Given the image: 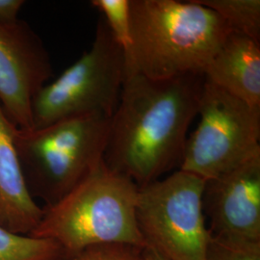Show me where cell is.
I'll list each match as a JSON object with an SVG mask.
<instances>
[{
	"label": "cell",
	"instance_id": "cell-1",
	"mask_svg": "<svg viewBox=\"0 0 260 260\" xmlns=\"http://www.w3.org/2000/svg\"><path fill=\"white\" fill-rule=\"evenodd\" d=\"M204 84V75L155 80L125 65L121 98L110 121L105 164L139 188L179 167Z\"/></svg>",
	"mask_w": 260,
	"mask_h": 260
},
{
	"label": "cell",
	"instance_id": "cell-3",
	"mask_svg": "<svg viewBox=\"0 0 260 260\" xmlns=\"http://www.w3.org/2000/svg\"><path fill=\"white\" fill-rule=\"evenodd\" d=\"M139 187L102 160L67 195L43 207L31 237L55 242L64 260L101 244L145 249L136 221Z\"/></svg>",
	"mask_w": 260,
	"mask_h": 260
},
{
	"label": "cell",
	"instance_id": "cell-13",
	"mask_svg": "<svg viewBox=\"0 0 260 260\" xmlns=\"http://www.w3.org/2000/svg\"><path fill=\"white\" fill-rule=\"evenodd\" d=\"M0 260H64L55 242L19 235L0 226Z\"/></svg>",
	"mask_w": 260,
	"mask_h": 260
},
{
	"label": "cell",
	"instance_id": "cell-6",
	"mask_svg": "<svg viewBox=\"0 0 260 260\" xmlns=\"http://www.w3.org/2000/svg\"><path fill=\"white\" fill-rule=\"evenodd\" d=\"M205 184L178 170L140 187L136 221L148 248L167 260H205L211 234L202 202Z\"/></svg>",
	"mask_w": 260,
	"mask_h": 260
},
{
	"label": "cell",
	"instance_id": "cell-12",
	"mask_svg": "<svg viewBox=\"0 0 260 260\" xmlns=\"http://www.w3.org/2000/svg\"><path fill=\"white\" fill-rule=\"evenodd\" d=\"M217 13L233 31L260 42L259 0H195Z\"/></svg>",
	"mask_w": 260,
	"mask_h": 260
},
{
	"label": "cell",
	"instance_id": "cell-4",
	"mask_svg": "<svg viewBox=\"0 0 260 260\" xmlns=\"http://www.w3.org/2000/svg\"><path fill=\"white\" fill-rule=\"evenodd\" d=\"M111 118L88 114L42 127L15 131L29 191L53 205L77 185L104 156Z\"/></svg>",
	"mask_w": 260,
	"mask_h": 260
},
{
	"label": "cell",
	"instance_id": "cell-17",
	"mask_svg": "<svg viewBox=\"0 0 260 260\" xmlns=\"http://www.w3.org/2000/svg\"><path fill=\"white\" fill-rule=\"evenodd\" d=\"M24 3L25 1L22 0H0V22L5 24L17 22Z\"/></svg>",
	"mask_w": 260,
	"mask_h": 260
},
{
	"label": "cell",
	"instance_id": "cell-18",
	"mask_svg": "<svg viewBox=\"0 0 260 260\" xmlns=\"http://www.w3.org/2000/svg\"><path fill=\"white\" fill-rule=\"evenodd\" d=\"M142 260H167L150 248H145L141 252Z\"/></svg>",
	"mask_w": 260,
	"mask_h": 260
},
{
	"label": "cell",
	"instance_id": "cell-14",
	"mask_svg": "<svg viewBox=\"0 0 260 260\" xmlns=\"http://www.w3.org/2000/svg\"><path fill=\"white\" fill-rule=\"evenodd\" d=\"M91 5L103 14L112 36L128 58L132 49L130 0H92Z\"/></svg>",
	"mask_w": 260,
	"mask_h": 260
},
{
	"label": "cell",
	"instance_id": "cell-11",
	"mask_svg": "<svg viewBox=\"0 0 260 260\" xmlns=\"http://www.w3.org/2000/svg\"><path fill=\"white\" fill-rule=\"evenodd\" d=\"M204 75L205 81L260 108V42L231 31Z\"/></svg>",
	"mask_w": 260,
	"mask_h": 260
},
{
	"label": "cell",
	"instance_id": "cell-5",
	"mask_svg": "<svg viewBox=\"0 0 260 260\" xmlns=\"http://www.w3.org/2000/svg\"><path fill=\"white\" fill-rule=\"evenodd\" d=\"M125 78V56L101 18L89 50L38 93L32 127L67 118L101 114L111 118Z\"/></svg>",
	"mask_w": 260,
	"mask_h": 260
},
{
	"label": "cell",
	"instance_id": "cell-2",
	"mask_svg": "<svg viewBox=\"0 0 260 260\" xmlns=\"http://www.w3.org/2000/svg\"><path fill=\"white\" fill-rule=\"evenodd\" d=\"M132 49L125 65L155 80L204 75L233 31L195 0H130Z\"/></svg>",
	"mask_w": 260,
	"mask_h": 260
},
{
	"label": "cell",
	"instance_id": "cell-9",
	"mask_svg": "<svg viewBox=\"0 0 260 260\" xmlns=\"http://www.w3.org/2000/svg\"><path fill=\"white\" fill-rule=\"evenodd\" d=\"M202 202L211 235L260 241V155L205 180Z\"/></svg>",
	"mask_w": 260,
	"mask_h": 260
},
{
	"label": "cell",
	"instance_id": "cell-10",
	"mask_svg": "<svg viewBox=\"0 0 260 260\" xmlns=\"http://www.w3.org/2000/svg\"><path fill=\"white\" fill-rule=\"evenodd\" d=\"M16 128L0 104V226L29 235L44 210L31 195L23 175L15 144Z\"/></svg>",
	"mask_w": 260,
	"mask_h": 260
},
{
	"label": "cell",
	"instance_id": "cell-7",
	"mask_svg": "<svg viewBox=\"0 0 260 260\" xmlns=\"http://www.w3.org/2000/svg\"><path fill=\"white\" fill-rule=\"evenodd\" d=\"M198 116L179 170L208 180L260 155V108L205 80Z\"/></svg>",
	"mask_w": 260,
	"mask_h": 260
},
{
	"label": "cell",
	"instance_id": "cell-16",
	"mask_svg": "<svg viewBox=\"0 0 260 260\" xmlns=\"http://www.w3.org/2000/svg\"><path fill=\"white\" fill-rule=\"evenodd\" d=\"M142 250L124 244H101L88 247L65 260H142Z\"/></svg>",
	"mask_w": 260,
	"mask_h": 260
},
{
	"label": "cell",
	"instance_id": "cell-8",
	"mask_svg": "<svg viewBox=\"0 0 260 260\" xmlns=\"http://www.w3.org/2000/svg\"><path fill=\"white\" fill-rule=\"evenodd\" d=\"M53 76L43 40L26 21L0 22V104L19 128L33 125L32 104Z\"/></svg>",
	"mask_w": 260,
	"mask_h": 260
},
{
	"label": "cell",
	"instance_id": "cell-15",
	"mask_svg": "<svg viewBox=\"0 0 260 260\" xmlns=\"http://www.w3.org/2000/svg\"><path fill=\"white\" fill-rule=\"evenodd\" d=\"M205 260H260V241L211 235Z\"/></svg>",
	"mask_w": 260,
	"mask_h": 260
}]
</instances>
